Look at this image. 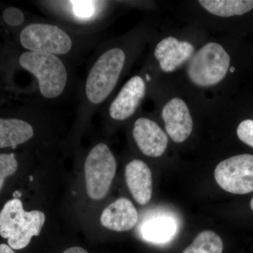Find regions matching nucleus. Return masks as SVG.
<instances>
[{"label": "nucleus", "instance_id": "obj_15", "mask_svg": "<svg viewBox=\"0 0 253 253\" xmlns=\"http://www.w3.org/2000/svg\"><path fill=\"white\" fill-rule=\"evenodd\" d=\"M138 212L129 200L120 198L104 210L101 224L110 230L123 232L131 230L138 221Z\"/></svg>", "mask_w": 253, "mask_h": 253}, {"label": "nucleus", "instance_id": "obj_1", "mask_svg": "<svg viewBox=\"0 0 253 253\" xmlns=\"http://www.w3.org/2000/svg\"><path fill=\"white\" fill-rule=\"evenodd\" d=\"M75 67L59 56L16 49L0 41V103L56 111L78 88Z\"/></svg>", "mask_w": 253, "mask_h": 253}, {"label": "nucleus", "instance_id": "obj_14", "mask_svg": "<svg viewBox=\"0 0 253 253\" xmlns=\"http://www.w3.org/2000/svg\"><path fill=\"white\" fill-rule=\"evenodd\" d=\"M125 175L134 199L141 206L147 204L153 192L152 174L148 165L141 160H133L126 165Z\"/></svg>", "mask_w": 253, "mask_h": 253}, {"label": "nucleus", "instance_id": "obj_9", "mask_svg": "<svg viewBox=\"0 0 253 253\" xmlns=\"http://www.w3.org/2000/svg\"><path fill=\"white\" fill-rule=\"evenodd\" d=\"M214 178L221 189L231 194L253 192V155H238L221 161L215 168Z\"/></svg>", "mask_w": 253, "mask_h": 253}, {"label": "nucleus", "instance_id": "obj_4", "mask_svg": "<svg viewBox=\"0 0 253 253\" xmlns=\"http://www.w3.org/2000/svg\"><path fill=\"white\" fill-rule=\"evenodd\" d=\"M34 4L49 19L85 35H96L107 16L111 2L100 0L36 1Z\"/></svg>", "mask_w": 253, "mask_h": 253}, {"label": "nucleus", "instance_id": "obj_3", "mask_svg": "<svg viewBox=\"0 0 253 253\" xmlns=\"http://www.w3.org/2000/svg\"><path fill=\"white\" fill-rule=\"evenodd\" d=\"M127 54L119 46L95 50L88 65L83 84L79 86L78 122H87L109 99L126 68Z\"/></svg>", "mask_w": 253, "mask_h": 253}, {"label": "nucleus", "instance_id": "obj_13", "mask_svg": "<svg viewBox=\"0 0 253 253\" xmlns=\"http://www.w3.org/2000/svg\"><path fill=\"white\" fill-rule=\"evenodd\" d=\"M194 52V46L186 41L168 37L158 43L154 55L164 72L170 73L184 64Z\"/></svg>", "mask_w": 253, "mask_h": 253}, {"label": "nucleus", "instance_id": "obj_19", "mask_svg": "<svg viewBox=\"0 0 253 253\" xmlns=\"http://www.w3.org/2000/svg\"><path fill=\"white\" fill-rule=\"evenodd\" d=\"M222 240L212 231L206 230L196 236L192 244L182 253H222Z\"/></svg>", "mask_w": 253, "mask_h": 253}, {"label": "nucleus", "instance_id": "obj_21", "mask_svg": "<svg viewBox=\"0 0 253 253\" xmlns=\"http://www.w3.org/2000/svg\"><path fill=\"white\" fill-rule=\"evenodd\" d=\"M237 135L240 140L253 148V121L245 120L237 128Z\"/></svg>", "mask_w": 253, "mask_h": 253}, {"label": "nucleus", "instance_id": "obj_24", "mask_svg": "<svg viewBox=\"0 0 253 253\" xmlns=\"http://www.w3.org/2000/svg\"><path fill=\"white\" fill-rule=\"evenodd\" d=\"M251 209H252L253 211V198L252 201H251Z\"/></svg>", "mask_w": 253, "mask_h": 253}, {"label": "nucleus", "instance_id": "obj_5", "mask_svg": "<svg viewBox=\"0 0 253 253\" xmlns=\"http://www.w3.org/2000/svg\"><path fill=\"white\" fill-rule=\"evenodd\" d=\"M51 111L20 103H0V149L15 150L33 140L36 123Z\"/></svg>", "mask_w": 253, "mask_h": 253}, {"label": "nucleus", "instance_id": "obj_16", "mask_svg": "<svg viewBox=\"0 0 253 253\" xmlns=\"http://www.w3.org/2000/svg\"><path fill=\"white\" fill-rule=\"evenodd\" d=\"M35 16L22 8L0 2V41L10 42L15 34Z\"/></svg>", "mask_w": 253, "mask_h": 253}, {"label": "nucleus", "instance_id": "obj_2", "mask_svg": "<svg viewBox=\"0 0 253 253\" xmlns=\"http://www.w3.org/2000/svg\"><path fill=\"white\" fill-rule=\"evenodd\" d=\"M96 39L97 34H81L49 18L36 16L10 42L4 44L25 51L54 55L77 66L96 48Z\"/></svg>", "mask_w": 253, "mask_h": 253}, {"label": "nucleus", "instance_id": "obj_6", "mask_svg": "<svg viewBox=\"0 0 253 253\" xmlns=\"http://www.w3.org/2000/svg\"><path fill=\"white\" fill-rule=\"evenodd\" d=\"M45 222V214L39 211L26 212L18 199L10 200L0 212V235L8 240L9 247H27L33 236H38Z\"/></svg>", "mask_w": 253, "mask_h": 253}, {"label": "nucleus", "instance_id": "obj_10", "mask_svg": "<svg viewBox=\"0 0 253 253\" xmlns=\"http://www.w3.org/2000/svg\"><path fill=\"white\" fill-rule=\"evenodd\" d=\"M146 92L144 80L141 76L131 78L121 88L109 104L108 116L113 121H126L134 116Z\"/></svg>", "mask_w": 253, "mask_h": 253}, {"label": "nucleus", "instance_id": "obj_17", "mask_svg": "<svg viewBox=\"0 0 253 253\" xmlns=\"http://www.w3.org/2000/svg\"><path fill=\"white\" fill-rule=\"evenodd\" d=\"M200 4L220 17L241 16L253 9V0H201Z\"/></svg>", "mask_w": 253, "mask_h": 253}, {"label": "nucleus", "instance_id": "obj_20", "mask_svg": "<svg viewBox=\"0 0 253 253\" xmlns=\"http://www.w3.org/2000/svg\"><path fill=\"white\" fill-rule=\"evenodd\" d=\"M18 168V163L15 153H0V191L6 178L15 174Z\"/></svg>", "mask_w": 253, "mask_h": 253}, {"label": "nucleus", "instance_id": "obj_23", "mask_svg": "<svg viewBox=\"0 0 253 253\" xmlns=\"http://www.w3.org/2000/svg\"><path fill=\"white\" fill-rule=\"evenodd\" d=\"M0 253H16L9 245L0 244Z\"/></svg>", "mask_w": 253, "mask_h": 253}, {"label": "nucleus", "instance_id": "obj_8", "mask_svg": "<svg viewBox=\"0 0 253 253\" xmlns=\"http://www.w3.org/2000/svg\"><path fill=\"white\" fill-rule=\"evenodd\" d=\"M117 162L109 146L95 144L84 161L86 192L90 199L101 200L109 193L116 175Z\"/></svg>", "mask_w": 253, "mask_h": 253}, {"label": "nucleus", "instance_id": "obj_11", "mask_svg": "<svg viewBox=\"0 0 253 253\" xmlns=\"http://www.w3.org/2000/svg\"><path fill=\"white\" fill-rule=\"evenodd\" d=\"M132 136L141 152L149 157H159L167 149V134L157 123L149 118L141 117L136 120Z\"/></svg>", "mask_w": 253, "mask_h": 253}, {"label": "nucleus", "instance_id": "obj_18", "mask_svg": "<svg viewBox=\"0 0 253 253\" xmlns=\"http://www.w3.org/2000/svg\"><path fill=\"white\" fill-rule=\"evenodd\" d=\"M175 231V224L168 218H155L145 222L141 233L145 239L154 242L167 241Z\"/></svg>", "mask_w": 253, "mask_h": 253}, {"label": "nucleus", "instance_id": "obj_22", "mask_svg": "<svg viewBox=\"0 0 253 253\" xmlns=\"http://www.w3.org/2000/svg\"><path fill=\"white\" fill-rule=\"evenodd\" d=\"M63 253H88L85 250L82 249L81 247H72L70 248Z\"/></svg>", "mask_w": 253, "mask_h": 253}, {"label": "nucleus", "instance_id": "obj_12", "mask_svg": "<svg viewBox=\"0 0 253 253\" xmlns=\"http://www.w3.org/2000/svg\"><path fill=\"white\" fill-rule=\"evenodd\" d=\"M162 118L166 131L176 143H181L191 135L193 121L189 108L182 99L173 98L163 107Z\"/></svg>", "mask_w": 253, "mask_h": 253}, {"label": "nucleus", "instance_id": "obj_7", "mask_svg": "<svg viewBox=\"0 0 253 253\" xmlns=\"http://www.w3.org/2000/svg\"><path fill=\"white\" fill-rule=\"evenodd\" d=\"M230 61V56L222 46L208 43L191 58L187 68L188 76L196 85H215L225 78Z\"/></svg>", "mask_w": 253, "mask_h": 253}]
</instances>
